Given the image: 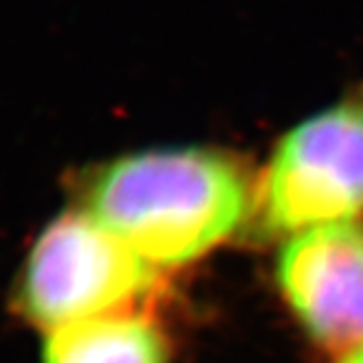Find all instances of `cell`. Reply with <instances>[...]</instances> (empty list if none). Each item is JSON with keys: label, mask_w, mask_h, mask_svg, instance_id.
Segmentation results:
<instances>
[{"label": "cell", "mask_w": 363, "mask_h": 363, "mask_svg": "<svg viewBox=\"0 0 363 363\" xmlns=\"http://www.w3.org/2000/svg\"><path fill=\"white\" fill-rule=\"evenodd\" d=\"M86 213L149 265L195 261L230 237L250 206L243 169L208 149H162L101 167L84 186Z\"/></svg>", "instance_id": "cell-1"}, {"label": "cell", "mask_w": 363, "mask_h": 363, "mask_svg": "<svg viewBox=\"0 0 363 363\" xmlns=\"http://www.w3.org/2000/svg\"><path fill=\"white\" fill-rule=\"evenodd\" d=\"M155 267L90 213H64L38 237L24 261L16 306L40 330L79 324L145 300Z\"/></svg>", "instance_id": "cell-2"}, {"label": "cell", "mask_w": 363, "mask_h": 363, "mask_svg": "<svg viewBox=\"0 0 363 363\" xmlns=\"http://www.w3.org/2000/svg\"><path fill=\"white\" fill-rule=\"evenodd\" d=\"M261 208L265 223L280 232L348 221L363 208V99L287 134L269 162Z\"/></svg>", "instance_id": "cell-3"}, {"label": "cell", "mask_w": 363, "mask_h": 363, "mask_svg": "<svg viewBox=\"0 0 363 363\" xmlns=\"http://www.w3.org/2000/svg\"><path fill=\"white\" fill-rule=\"evenodd\" d=\"M278 282L320 346L340 352L363 346V223L298 232L280 254Z\"/></svg>", "instance_id": "cell-4"}, {"label": "cell", "mask_w": 363, "mask_h": 363, "mask_svg": "<svg viewBox=\"0 0 363 363\" xmlns=\"http://www.w3.org/2000/svg\"><path fill=\"white\" fill-rule=\"evenodd\" d=\"M42 363H169V344L151 320L114 313L46 333Z\"/></svg>", "instance_id": "cell-5"}, {"label": "cell", "mask_w": 363, "mask_h": 363, "mask_svg": "<svg viewBox=\"0 0 363 363\" xmlns=\"http://www.w3.org/2000/svg\"><path fill=\"white\" fill-rule=\"evenodd\" d=\"M340 363H363V346H359V348L346 352L344 359H342Z\"/></svg>", "instance_id": "cell-6"}]
</instances>
